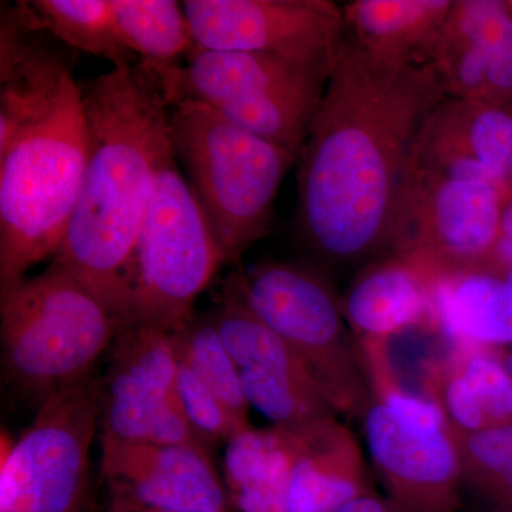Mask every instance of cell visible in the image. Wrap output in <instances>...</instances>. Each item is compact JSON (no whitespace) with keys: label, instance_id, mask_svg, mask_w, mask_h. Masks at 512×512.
Listing matches in <instances>:
<instances>
[{"label":"cell","instance_id":"27","mask_svg":"<svg viewBox=\"0 0 512 512\" xmlns=\"http://www.w3.org/2000/svg\"><path fill=\"white\" fill-rule=\"evenodd\" d=\"M448 430L460 460L461 490L483 512H512V424L476 433Z\"/></svg>","mask_w":512,"mask_h":512},{"label":"cell","instance_id":"26","mask_svg":"<svg viewBox=\"0 0 512 512\" xmlns=\"http://www.w3.org/2000/svg\"><path fill=\"white\" fill-rule=\"evenodd\" d=\"M40 28L63 45L103 57L117 67L140 62L121 45L111 0H35L28 2Z\"/></svg>","mask_w":512,"mask_h":512},{"label":"cell","instance_id":"15","mask_svg":"<svg viewBox=\"0 0 512 512\" xmlns=\"http://www.w3.org/2000/svg\"><path fill=\"white\" fill-rule=\"evenodd\" d=\"M111 503L174 512H225V491L204 446L101 444Z\"/></svg>","mask_w":512,"mask_h":512},{"label":"cell","instance_id":"8","mask_svg":"<svg viewBox=\"0 0 512 512\" xmlns=\"http://www.w3.org/2000/svg\"><path fill=\"white\" fill-rule=\"evenodd\" d=\"M225 264L210 224L175 156L164 161L141 224L131 266L127 325L174 330Z\"/></svg>","mask_w":512,"mask_h":512},{"label":"cell","instance_id":"16","mask_svg":"<svg viewBox=\"0 0 512 512\" xmlns=\"http://www.w3.org/2000/svg\"><path fill=\"white\" fill-rule=\"evenodd\" d=\"M511 150L512 109L446 97L424 121L406 177L507 184Z\"/></svg>","mask_w":512,"mask_h":512},{"label":"cell","instance_id":"20","mask_svg":"<svg viewBox=\"0 0 512 512\" xmlns=\"http://www.w3.org/2000/svg\"><path fill=\"white\" fill-rule=\"evenodd\" d=\"M427 397L457 431L512 424V373L490 346L457 345L427 373Z\"/></svg>","mask_w":512,"mask_h":512},{"label":"cell","instance_id":"32","mask_svg":"<svg viewBox=\"0 0 512 512\" xmlns=\"http://www.w3.org/2000/svg\"><path fill=\"white\" fill-rule=\"evenodd\" d=\"M330 512H406L392 498H383L373 491L359 495Z\"/></svg>","mask_w":512,"mask_h":512},{"label":"cell","instance_id":"37","mask_svg":"<svg viewBox=\"0 0 512 512\" xmlns=\"http://www.w3.org/2000/svg\"><path fill=\"white\" fill-rule=\"evenodd\" d=\"M77 512H86V510H84V508H82V510L77 511Z\"/></svg>","mask_w":512,"mask_h":512},{"label":"cell","instance_id":"4","mask_svg":"<svg viewBox=\"0 0 512 512\" xmlns=\"http://www.w3.org/2000/svg\"><path fill=\"white\" fill-rule=\"evenodd\" d=\"M171 147L225 262L265 237L276 195L296 158L194 100L170 104Z\"/></svg>","mask_w":512,"mask_h":512},{"label":"cell","instance_id":"36","mask_svg":"<svg viewBox=\"0 0 512 512\" xmlns=\"http://www.w3.org/2000/svg\"><path fill=\"white\" fill-rule=\"evenodd\" d=\"M510 369H511V373H512V355L510 357Z\"/></svg>","mask_w":512,"mask_h":512},{"label":"cell","instance_id":"30","mask_svg":"<svg viewBox=\"0 0 512 512\" xmlns=\"http://www.w3.org/2000/svg\"><path fill=\"white\" fill-rule=\"evenodd\" d=\"M175 394L183 407L185 416L197 431L205 446L218 440H229L238 434L252 429L248 421L238 419L231 410L222 403L210 387L198 379L187 366L178 360L177 382Z\"/></svg>","mask_w":512,"mask_h":512},{"label":"cell","instance_id":"19","mask_svg":"<svg viewBox=\"0 0 512 512\" xmlns=\"http://www.w3.org/2000/svg\"><path fill=\"white\" fill-rule=\"evenodd\" d=\"M295 430L288 512H330L372 491L359 443L338 417Z\"/></svg>","mask_w":512,"mask_h":512},{"label":"cell","instance_id":"7","mask_svg":"<svg viewBox=\"0 0 512 512\" xmlns=\"http://www.w3.org/2000/svg\"><path fill=\"white\" fill-rule=\"evenodd\" d=\"M245 302L291 346L338 414L372 404L359 348L329 278L301 262L266 261L232 274Z\"/></svg>","mask_w":512,"mask_h":512},{"label":"cell","instance_id":"13","mask_svg":"<svg viewBox=\"0 0 512 512\" xmlns=\"http://www.w3.org/2000/svg\"><path fill=\"white\" fill-rule=\"evenodd\" d=\"M426 63L444 96L512 109L507 0H454Z\"/></svg>","mask_w":512,"mask_h":512},{"label":"cell","instance_id":"9","mask_svg":"<svg viewBox=\"0 0 512 512\" xmlns=\"http://www.w3.org/2000/svg\"><path fill=\"white\" fill-rule=\"evenodd\" d=\"M100 416L101 383L89 376L42 400L18 440L3 430L0 512L82 510Z\"/></svg>","mask_w":512,"mask_h":512},{"label":"cell","instance_id":"28","mask_svg":"<svg viewBox=\"0 0 512 512\" xmlns=\"http://www.w3.org/2000/svg\"><path fill=\"white\" fill-rule=\"evenodd\" d=\"M178 360L217 394L238 419L248 421L249 403L241 370L228 352L211 316L188 319L171 330Z\"/></svg>","mask_w":512,"mask_h":512},{"label":"cell","instance_id":"22","mask_svg":"<svg viewBox=\"0 0 512 512\" xmlns=\"http://www.w3.org/2000/svg\"><path fill=\"white\" fill-rule=\"evenodd\" d=\"M437 329L457 345L512 342V286L505 271L441 276L433 285Z\"/></svg>","mask_w":512,"mask_h":512},{"label":"cell","instance_id":"1","mask_svg":"<svg viewBox=\"0 0 512 512\" xmlns=\"http://www.w3.org/2000/svg\"><path fill=\"white\" fill-rule=\"evenodd\" d=\"M446 99L426 62L386 63L343 33L298 160L299 234L330 265L387 255L416 138Z\"/></svg>","mask_w":512,"mask_h":512},{"label":"cell","instance_id":"12","mask_svg":"<svg viewBox=\"0 0 512 512\" xmlns=\"http://www.w3.org/2000/svg\"><path fill=\"white\" fill-rule=\"evenodd\" d=\"M363 430L389 498L406 512H458L460 460L447 421L406 416L372 402Z\"/></svg>","mask_w":512,"mask_h":512},{"label":"cell","instance_id":"18","mask_svg":"<svg viewBox=\"0 0 512 512\" xmlns=\"http://www.w3.org/2000/svg\"><path fill=\"white\" fill-rule=\"evenodd\" d=\"M433 285L419 265L402 256L367 262L340 299L353 336L390 340L407 329H437Z\"/></svg>","mask_w":512,"mask_h":512},{"label":"cell","instance_id":"25","mask_svg":"<svg viewBox=\"0 0 512 512\" xmlns=\"http://www.w3.org/2000/svg\"><path fill=\"white\" fill-rule=\"evenodd\" d=\"M121 45L148 63H178L195 45L183 3L175 0H111Z\"/></svg>","mask_w":512,"mask_h":512},{"label":"cell","instance_id":"11","mask_svg":"<svg viewBox=\"0 0 512 512\" xmlns=\"http://www.w3.org/2000/svg\"><path fill=\"white\" fill-rule=\"evenodd\" d=\"M195 45L333 69L345 22L330 0H185Z\"/></svg>","mask_w":512,"mask_h":512},{"label":"cell","instance_id":"23","mask_svg":"<svg viewBox=\"0 0 512 512\" xmlns=\"http://www.w3.org/2000/svg\"><path fill=\"white\" fill-rule=\"evenodd\" d=\"M298 448L295 429H249L228 441L224 476L241 512H288V487Z\"/></svg>","mask_w":512,"mask_h":512},{"label":"cell","instance_id":"35","mask_svg":"<svg viewBox=\"0 0 512 512\" xmlns=\"http://www.w3.org/2000/svg\"><path fill=\"white\" fill-rule=\"evenodd\" d=\"M507 5H508V8H510L511 13H512V0H507Z\"/></svg>","mask_w":512,"mask_h":512},{"label":"cell","instance_id":"5","mask_svg":"<svg viewBox=\"0 0 512 512\" xmlns=\"http://www.w3.org/2000/svg\"><path fill=\"white\" fill-rule=\"evenodd\" d=\"M121 328L97 296L53 262L0 293L3 369L39 403L92 376Z\"/></svg>","mask_w":512,"mask_h":512},{"label":"cell","instance_id":"31","mask_svg":"<svg viewBox=\"0 0 512 512\" xmlns=\"http://www.w3.org/2000/svg\"><path fill=\"white\" fill-rule=\"evenodd\" d=\"M495 259L501 271L512 269V192L505 201L501 215L500 235H498Z\"/></svg>","mask_w":512,"mask_h":512},{"label":"cell","instance_id":"21","mask_svg":"<svg viewBox=\"0 0 512 512\" xmlns=\"http://www.w3.org/2000/svg\"><path fill=\"white\" fill-rule=\"evenodd\" d=\"M454 0H355L342 6L345 33L386 63L426 62Z\"/></svg>","mask_w":512,"mask_h":512},{"label":"cell","instance_id":"10","mask_svg":"<svg viewBox=\"0 0 512 512\" xmlns=\"http://www.w3.org/2000/svg\"><path fill=\"white\" fill-rule=\"evenodd\" d=\"M508 195L507 184L493 181L406 177L387 255L409 259L433 281L501 272L495 248Z\"/></svg>","mask_w":512,"mask_h":512},{"label":"cell","instance_id":"17","mask_svg":"<svg viewBox=\"0 0 512 512\" xmlns=\"http://www.w3.org/2000/svg\"><path fill=\"white\" fill-rule=\"evenodd\" d=\"M28 2L0 15V151L46 119L76 82L63 53L47 40Z\"/></svg>","mask_w":512,"mask_h":512},{"label":"cell","instance_id":"29","mask_svg":"<svg viewBox=\"0 0 512 512\" xmlns=\"http://www.w3.org/2000/svg\"><path fill=\"white\" fill-rule=\"evenodd\" d=\"M241 379L249 406L271 420L272 426L302 429L338 417L328 397L318 390L305 389L258 370L242 369Z\"/></svg>","mask_w":512,"mask_h":512},{"label":"cell","instance_id":"24","mask_svg":"<svg viewBox=\"0 0 512 512\" xmlns=\"http://www.w3.org/2000/svg\"><path fill=\"white\" fill-rule=\"evenodd\" d=\"M211 318L239 370H258L305 389L322 392L291 346L249 308L234 276H229L225 282Z\"/></svg>","mask_w":512,"mask_h":512},{"label":"cell","instance_id":"6","mask_svg":"<svg viewBox=\"0 0 512 512\" xmlns=\"http://www.w3.org/2000/svg\"><path fill=\"white\" fill-rule=\"evenodd\" d=\"M187 63H148L170 104L194 100L299 160L333 69L195 47Z\"/></svg>","mask_w":512,"mask_h":512},{"label":"cell","instance_id":"14","mask_svg":"<svg viewBox=\"0 0 512 512\" xmlns=\"http://www.w3.org/2000/svg\"><path fill=\"white\" fill-rule=\"evenodd\" d=\"M101 384V444L147 443L154 421L175 394L178 356L171 330L123 326Z\"/></svg>","mask_w":512,"mask_h":512},{"label":"cell","instance_id":"34","mask_svg":"<svg viewBox=\"0 0 512 512\" xmlns=\"http://www.w3.org/2000/svg\"><path fill=\"white\" fill-rule=\"evenodd\" d=\"M507 185L512 192V150L510 154V158H508V173H507Z\"/></svg>","mask_w":512,"mask_h":512},{"label":"cell","instance_id":"2","mask_svg":"<svg viewBox=\"0 0 512 512\" xmlns=\"http://www.w3.org/2000/svg\"><path fill=\"white\" fill-rule=\"evenodd\" d=\"M87 160L79 200L53 264L100 299L121 325L131 266L157 175L173 156L170 101L143 60L80 84Z\"/></svg>","mask_w":512,"mask_h":512},{"label":"cell","instance_id":"33","mask_svg":"<svg viewBox=\"0 0 512 512\" xmlns=\"http://www.w3.org/2000/svg\"><path fill=\"white\" fill-rule=\"evenodd\" d=\"M110 512H174V511L154 510V508L136 507V505H130V504L111 503Z\"/></svg>","mask_w":512,"mask_h":512},{"label":"cell","instance_id":"3","mask_svg":"<svg viewBox=\"0 0 512 512\" xmlns=\"http://www.w3.org/2000/svg\"><path fill=\"white\" fill-rule=\"evenodd\" d=\"M87 160L80 84L45 120L0 151V293L55 256L82 188Z\"/></svg>","mask_w":512,"mask_h":512}]
</instances>
